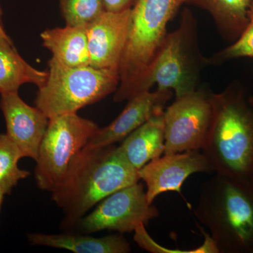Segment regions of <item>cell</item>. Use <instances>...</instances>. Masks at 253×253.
Returning <instances> with one entry per match:
<instances>
[{
    "label": "cell",
    "instance_id": "6da1fadb",
    "mask_svg": "<svg viewBox=\"0 0 253 253\" xmlns=\"http://www.w3.org/2000/svg\"><path fill=\"white\" fill-rule=\"evenodd\" d=\"M212 118L202 151L215 174L253 181V96L238 82L211 92Z\"/></svg>",
    "mask_w": 253,
    "mask_h": 253
},
{
    "label": "cell",
    "instance_id": "7a4b0ae2",
    "mask_svg": "<svg viewBox=\"0 0 253 253\" xmlns=\"http://www.w3.org/2000/svg\"><path fill=\"white\" fill-rule=\"evenodd\" d=\"M138 170L115 145L84 146L70 163L51 193V200L65 214L63 224L73 226L105 198L139 182Z\"/></svg>",
    "mask_w": 253,
    "mask_h": 253
},
{
    "label": "cell",
    "instance_id": "3957f363",
    "mask_svg": "<svg viewBox=\"0 0 253 253\" xmlns=\"http://www.w3.org/2000/svg\"><path fill=\"white\" fill-rule=\"evenodd\" d=\"M194 212L218 253H253V181L215 174L201 185Z\"/></svg>",
    "mask_w": 253,
    "mask_h": 253
},
{
    "label": "cell",
    "instance_id": "277c9868",
    "mask_svg": "<svg viewBox=\"0 0 253 253\" xmlns=\"http://www.w3.org/2000/svg\"><path fill=\"white\" fill-rule=\"evenodd\" d=\"M199 48L197 20L184 8L175 31L166 35L149 68L141 92L157 89L173 91L175 99L191 94L199 88L203 69L209 66Z\"/></svg>",
    "mask_w": 253,
    "mask_h": 253
},
{
    "label": "cell",
    "instance_id": "5b68a950",
    "mask_svg": "<svg viewBox=\"0 0 253 253\" xmlns=\"http://www.w3.org/2000/svg\"><path fill=\"white\" fill-rule=\"evenodd\" d=\"M46 83L39 87L36 106L46 117L77 113L116 92L120 83L116 70L91 66L69 67L51 58Z\"/></svg>",
    "mask_w": 253,
    "mask_h": 253
},
{
    "label": "cell",
    "instance_id": "8992f818",
    "mask_svg": "<svg viewBox=\"0 0 253 253\" xmlns=\"http://www.w3.org/2000/svg\"><path fill=\"white\" fill-rule=\"evenodd\" d=\"M99 129L77 113L50 118L36 160L35 176L40 189L51 192L63 179L75 156Z\"/></svg>",
    "mask_w": 253,
    "mask_h": 253
},
{
    "label": "cell",
    "instance_id": "52a82bcc",
    "mask_svg": "<svg viewBox=\"0 0 253 253\" xmlns=\"http://www.w3.org/2000/svg\"><path fill=\"white\" fill-rule=\"evenodd\" d=\"M158 216L157 208L148 202L144 184L137 182L105 198L74 225L84 234L110 230L123 234L132 232L139 224L146 225Z\"/></svg>",
    "mask_w": 253,
    "mask_h": 253
},
{
    "label": "cell",
    "instance_id": "ba28073f",
    "mask_svg": "<svg viewBox=\"0 0 253 253\" xmlns=\"http://www.w3.org/2000/svg\"><path fill=\"white\" fill-rule=\"evenodd\" d=\"M211 92L198 89L175 99L164 111V154L202 150L212 122Z\"/></svg>",
    "mask_w": 253,
    "mask_h": 253
},
{
    "label": "cell",
    "instance_id": "9c48e42d",
    "mask_svg": "<svg viewBox=\"0 0 253 253\" xmlns=\"http://www.w3.org/2000/svg\"><path fill=\"white\" fill-rule=\"evenodd\" d=\"M212 172L204 154L191 150L155 158L138 170V175L146 184L148 202L153 204L163 193L176 191L181 194V186L191 174Z\"/></svg>",
    "mask_w": 253,
    "mask_h": 253
},
{
    "label": "cell",
    "instance_id": "30bf717a",
    "mask_svg": "<svg viewBox=\"0 0 253 253\" xmlns=\"http://www.w3.org/2000/svg\"><path fill=\"white\" fill-rule=\"evenodd\" d=\"M131 9L121 12L105 11L86 26L89 66L99 69H119L130 25Z\"/></svg>",
    "mask_w": 253,
    "mask_h": 253
},
{
    "label": "cell",
    "instance_id": "8fae6325",
    "mask_svg": "<svg viewBox=\"0 0 253 253\" xmlns=\"http://www.w3.org/2000/svg\"><path fill=\"white\" fill-rule=\"evenodd\" d=\"M0 109L6 123V134L24 157L36 161L49 119L38 109L26 104L18 92L1 94Z\"/></svg>",
    "mask_w": 253,
    "mask_h": 253
},
{
    "label": "cell",
    "instance_id": "7c38bea8",
    "mask_svg": "<svg viewBox=\"0 0 253 253\" xmlns=\"http://www.w3.org/2000/svg\"><path fill=\"white\" fill-rule=\"evenodd\" d=\"M174 93L169 89L145 91L128 100L122 113L109 126L99 128L86 146L104 147L122 141L164 107Z\"/></svg>",
    "mask_w": 253,
    "mask_h": 253
},
{
    "label": "cell",
    "instance_id": "4fadbf2b",
    "mask_svg": "<svg viewBox=\"0 0 253 253\" xmlns=\"http://www.w3.org/2000/svg\"><path fill=\"white\" fill-rule=\"evenodd\" d=\"M118 151L136 170L164 154L166 149L164 111L149 121L123 139Z\"/></svg>",
    "mask_w": 253,
    "mask_h": 253
},
{
    "label": "cell",
    "instance_id": "5bb4252c",
    "mask_svg": "<svg viewBox=\"0 0 253 253\" xmlns=\"http://www.w3.org/2000/svg\"><path fill=\"white\" fill-rule=\"evenodd\" d=\"M33 246L67 250L76 253H128L129 243L123 234L96 238L89 234H47L33 233L28 235Z\"/></svg>",
    "mask_w": 253,
    "mask_h": 253
},
{
    "label": "cell",
    "instance_id": "9a60e30c",
    "mask_svg": "<svg viewBox=\"0 0 253 253\" xmlns=\"http://www.w3.org/2000/svg\"><path fill=\"white\" fill-rule=\"evenodd\" d=\"M43 45L52 54L53 59L69 67L89 66L86 27L66 26L47 29L41 34Z\"/></svg>",
    "mask_w": 253,
    "mask_h": 253
},
{
    "label": "cell",
    "instance_id": "2e32d148",
    "mask_svg": "<svg viewBox=\"0 0 253 253\" xmlns=\"http://www.w3.org/2000/svg\"><path fill=\"white\" fill-rule=\"evenodd\" d=\"M48 72L32 67L20 56L13 43L0 37V94L18 92L26 83L38 88L46 83Z\"/></svg>",
    "mask_w": 253,
    "mask_h": 253
},
{
    "label": "cell",
    "instance_id": "e0dca14e",
    "mask_svg": "<svg viewBox=\"0 0 253 253\" xmlns=\"http://www.w3.org/2000/svg\"><path fill=\"white\" fill-rule=\"evenodd\" d=\"M252 2L253 0H192L191 4L207 11L223 38L234 42L247 27Z\"/></svg>",
    "mask_w": 253,
    "mask_h": 253
},
{
    "label": "cell",
    "instance_id": "ac0fdd59",
    "mask_svg": "<svg viewBox=\"0 0 253 253\" xmlns=\"http://www.w3.org/2000/svg\"><path fill=\"white\" fill-rule=\"evenodd\" d=\"M22 158V153L9 136L0 134V190L6 195L11 194L18 181L31 174L18 168V161Z\"/></svg>",
    "mask_w": 253,
    "mask_h": 253
},
{
    "label": "cell",
    "instance_id": "d6986e66",
    "mask_svg": "<svg viewBox=\"0 0 253 253\" xmlns=\"http://www.w3.org/2000/svg\"><path fill=\"white\" fill-rule=\"evenodd\" d=\"M66 26L86 27L103 14V0H59Z\"/></svg>",
    "mask_w": 253,
    "mask_h": 253
},
{
    "label": "cell",
    "instance_id": "ffe728a7",
    "mask_svg": "<svg viewBox=\"0 0 253 253\" xmlns=\"http://www.w3.org/2000/svg\"><path fill=\"white\" fill-rule=\"evenodd\" d=\"M249 23L239 38L230 46L213 54L210 64L219 65L229 60L241 57L253 58V1L249 11Z\"/></svg>",
    "mask_w": 253,
    "mask_h": 253
},
{
    "label": "cell",
    "instance_id": "44dd1931",
    "mask_svg": "<svg viewBox=\"0 0 253 253\" xmlns=\"http://www.w3.org/2000/svg\"><path fill=\"white\" fill-rule=\"evenodd\" d=\"M137 0H103L105 10L110 12H121L131 9Z\"/></svg>",
    "mask_w": 253,
    "mask_h": 253
},
{
    "label": "cell",
    "instance_id": "7402d4cb",
    "mask_svg": "<svg viewBox=\"0 0 253 253\" xmlns=\"http://www.w3.org/2000/svg\"><path fill=\"white\" fill-rule=\"evenodd\" d=\"M1 8H0V37L1 38H4V40H6V41L11 42H12V41H11V40L10 39V38L9 36H7V34H6V32H5L4 27H3L2 26V23H1Z\"/></svg>",
    "mask_w": 253,
    "mask_h": 253
},
{
    "label": "cell",
    "instance_id": "603a6c76",
    "mask_svg": "<svg viewBox=\"0 0 253 253\" xmlns=\"http://www.w3.org/2000/svg\"><path fill=\"white\" fill-rule=\"evenodd\" d=\"M5 195L6 194H5L4 191L0 190V211H1V205H2L3 201H4Z\"/></svg>",
    "mask_w": 253,
    "mask_h": 253
},
{
    "label": "cell",
    "instance_id": "cb8c5ba5",
    "mask_svg": "<svg viewBox=\"0 0 253 253\" xmlns=\"http://www.w3.org/2000/svg\"></svg>",
    "mask_w": 253,
    "mask_h": 253
}]
</instances>
